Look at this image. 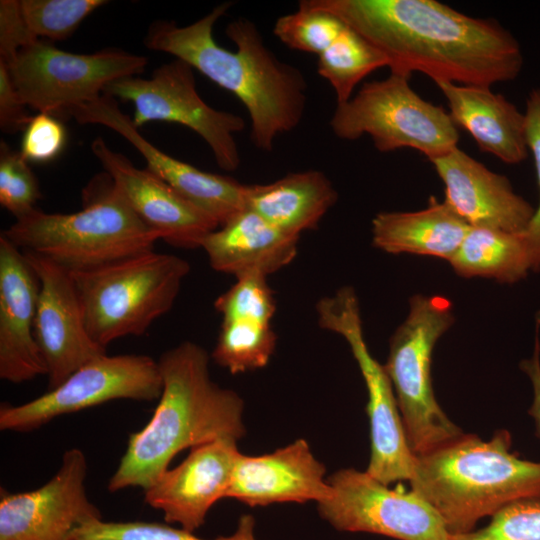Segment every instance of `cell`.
Wrapping results in <instances>:
<instances>
[{
  "instance_id": "1",
  "label": "cell",
  "mask_w": 540,
  "mask_h": 540,
  "mask_svg": "<svg viewBox=\"0 0 540 540\" xmlns=\"http://www.w3.org/2000/svg\"><path fill=\"white\" fill-rule=\"evenodd\" d=\"M353 29L385 55L390 73H424L435 83L491 87L523 64L517 40L494 20L435 0H304Z\"/></svg>"
},
{
  "instance_id": "2",
  "label": "cell",
  "mask_w": 540,
  "mask_h": 540,
  "mask_svg": "<svg viewBox=\"0 0 540 540\" xmlns=\"http://www.w3.org/2000/svg\"><path fill=\"white\" fill-rule=\"evenodd\" d=\"M231 5L221 3L187 26L155 20L147 30L144 45L186 62L233 93L248 111L251 141L258 149L269 152L278 135L300 124L307 83L298 68L276 58L249 19H235L226 27L227 37L236 45L235 51L215 41L214 25Z\"/></svg>"
},
{
  "instance_id": "3",
  "label": "cell",
  "mask_w": 540,
  "mask_h": 540,
  "mask_svg": "<svg viewBox=\"0 0 540 540\" xmlns=\"http://www.w3.org/2000/svg\"><path fill=\"white\" fill-rule=\"evenodd\" d=\"M162 392L151 420L130 435L127 449L109 480L108 490H146L182 450L219 439L239 440L245 433L244 403L209 374L204 348L185 341L158 360Z\"/></svg>"
},
{
  "instance_id": "4",
  "label": "cell",
  "mask_w": 540,
  "mask_h": 540,
  "mask_svg": "<svg viewBox=\"0 0 540 540\" xmlns=\"http://www.w3.org/2000/svg\"><path fill=\"white\" fill-rule=\"evenodd\" d=\"M507 430L485 441L463 433L417 455L411 489L441 516L450 534L467 533L479 520L521 501H540V462L511 451Z\"/></svg>"
},
{
  "instance_id": "5",
  "label": "cell",
  "mask_w": 540,
  "mask_h": 540,
  "mask_svg": "<svg viewBox=\"0 0 540 540\" xmlns=\"http://www.w3.org/2000/svg\"><path fill=\"white\" fill-rule=\"evenodd\" d=\"M74 213L33 209L2 232L25 252L45 257L70 272L105 266L154 250L160 239L132 211L110 176L96 175L83 189Z\"/></svg>"
},
{
  "instance_id": "6",
  "label": "cell",
  "mask_w": 540,
  "mask_h": 540,
  "mask_svg": "<svg viewBox=\"0 0 540 540\" xmlns=\"http://www.w3.org/2000/svg\"><path fill=\"white\" fill-rule=\"evenodd\" d=\"M189 272L187 260L153 250L71 273L86 328L106 348L116 339L143 335L166 314Z\"/></svg>"
},
{
  "instance_id": "7",
  "label": "cell",
  "mask_w": 540,
  "mask_h": 540,
  "mask_svg": "<svg viewBox=\"0 0 540 540\" xmlns=\"http://www.w3.org/2000/svg\"><path fill=\"white\" fill-rule=\"evenodd\" d=\"M409 313L390 339L384 365L394 389L405 435L421 455L463 434L436 400L431 375L436 342L454 323L452 304L443 296L416 294Z\"/></svg>"
},
{
  "instance_id": "8",
  "label": "cell",
  "mask_w": 540,
  "mask_h": 540,
  "mask_svg": "<svg viewBox=\"0 0 540 540\" xmlns=\"http://www.w3.org/2000/svg\"><path fill=\"white\" fill-rule=\"evenodd\" d=\"M410 76L390 73L365 83L347 102L337 104L330 127L340 139L367 134L380 152L411 148L430 161L457 147L459 133L449 112L422 99Z\"/></svg>"
},
{
  "instance_id": "9",
  "label": "cell",
  "mask_w": 540,
  "mask_h": 540,
  "mask_svg": "<svg viewBox=\"0 0 540 540\" xmlns=\"http://www.w3.org/2000/svg\"><path fill=\"white\" fill-rule=\"evenodd\" d=\"M0 61L26 106L57 118L100 96L109 83L141 74L148 63L146 57L120 49L78 54L40 39Z\"/></svg>"
},
{
  "instance_id": "10",
  "label": "cell",
  "mask_w": 540,
  "mask_h": 540,
  "mask_svg": "<svg viewBox=\"0 0 540 540\" xmlns=\"http://www.w3.org/2000/svg\"><path fill=\"white\" fill-rule=\"evenodd\" d=\"M320 327L341 335L348 343L364 379L370 422L371 456L367 472L390 485L410 481L416 456L409 447L393 386L385 370L370 353L364 339L360 307L352 287L340 288L316 305Z\"/></svg>"
},
{
  "instance_id": "11",
  "label": "cell",
  "mask_w": 540,
  "mask_h": 540,
  "mask_svg": "<svg viewBox=\"0 0 540 540\" xmlns=\"http://www.w3.org/2000/svg\"><path fill=\"white\" fill-rule=\"evenodd\" d=\"M102 94L132 102V121L138 129L151 121L186 126L208 144L221 169L234 171L239 167L241 158L234 135L244 129V120L209 106L200 97L193 68L186 62L175 58L156 68L148 79L132 76L115 80Z\"/></svg>"
},
{
  "instance_id": "12",
  "label": "cell",
  "mask_w": 540,
  "mask_h": 540,
  "mask_svg": "<svg viewBox=\"0 0 540 540\" xmlns=\"http://www.w3.org/2000/svg\"><path fill=\"white\" fill-rule=\"evenodd\" d=\"M162 392L158 361L147 355L98 356L64 382L21 405L0 407L2 431L29 432L52 419L117 399L153 401Z\"/></svg>"
},
{
  "instance_id": "13",
  "label": "cell",
  "mask_w": 540,
  "mask_h": 540,
  "mask_svg": "<svg viewBox=\"0 0 540 540\" xmlns=\"http://www.w3.org/2000/svg\"><path fill=\"white\" fill-rule=\"evenodd\" d=\"M331 493L318 503L334 528L367 532L397 540H449L439 513L412 489H394L367 471L341 469L327 479Z\"/></svg>"
},
{
  "instance_id": "14",
  "label": "cell",
  "mask_w": 540,
  "mask_h": 540,
  "mask_svg": "<svg viewBox=\"0 0 540 540\" xmlns=\"http://www.w3.org/2000/svg\"><path fill=\"white\" fill-rule=\"evenodd\" d=\"M86 474L84 453L71 448L41 487L20 493L1 489L0 540H72L82 523L102 518L87 497Z\"/></svg>"
},
{
  "instance_id": "15",
  "label": "cell",
  "mask_w": 540,
  "mask_h": 540,
  "mask_svg": "<svg viewBox=\"0 0 540 540\" xmlns=\"http://www.w3.org/2000/svg\"><path fill=\"white\" fill-rule=\"evenodd\" d=\"M66 117L80 124L106 126L124 137L143 156L147 169L168 183L183 198L215 219L219 226L246 209V185L180 161L151 144L118 107L116 99L101 94L71 108Z\"/></svg>"
},
{
  "instance_id": "16",
  "label": "cell",
  "mask_w": 540,
  "mask_h": 540,
  "mask_svg": "<svg viewBox=\"0 0 540 540\" xmlns=\"http://www.w3.org/2000/svg\"><path fill=\"white\" fill-rule=\"evenodd\" d=\"M23 252L40 282L35 337L53 389L88 361L106 354V348L86 328L72 273L45 257Z\"/></svg>"
},
{
  "instance_id": "17",
  "label": "cell",
  "mask_w": 540,
  "mask_h": 540,
  "mask_svg": "<svg viewBox=\"0 0 540 540\" xmlns=\"http://www.w3.org/2000/svg\"><path fill=\"white\" fill-rule=\"evenodd\" d=\"M91 151L132 211L171 246L200 247L202 239L219 227L160 177L113 151L103 138L92 141Z\"/></svg>"
},
{
  "instance_id": "18",
  "label": "cell",
  "mask_w": 540,
  "mask_h": 540,
  "mask_svg": "<svg viewBox=\"0 0 540 540\" xmlns=\"http://www.w3.org/2000/svg\"><path fill=\"white\" fill-rule=\"evenodd\" d=\"M237 441L219 439L191 449L175 468L167 469L145 491V501L163 512L167 523L194 533L210 508L226 497L238 455Z\"/></svg>"
},
{
  "instance_id": "19",
  "label": "cell",
  "mask_w": 540,
  "mask_h": 540,
  "mask_svg": "<svg viewBox=\"0 0 540 540\" xmlns=\"http://www.w3.org/2000/svg\"><path fill=\"white\" fill-rule=\"evenodd\" d=\"M39 279L24 252L0 236V378L23 383L46 375L35 337Z\"/></svg>"
},
{
  "instance_id": "20",
  "label": "cell",
  "mask_w": 540,
  "mask_h": 540,
  "mask_svg": "<svg viewBox=\"0 0 540 540\" xmlns=\"http://www.w3.org/2000/svg\"><path fill=\"white\" fill-rule=\"evenodd\" d=\"M444 183V201L471 227L523 233L535 210L509 180L461 149L430 161Z\"/></svg>"
},
{
  "instance_id": "21",
  "label": "cell",
  "mask_w": 540,
  "mask_h": 540,
  "mask_svg": "<svg viewBox=\"0 0 540 540\" xmlns=\"http://www.w3.org/2000/svg\"><path fill=\"white\" fill-rule=\"evenodd\" d=\"M222 322L212 357L232 374L266 366L277 336L271 327L276 310L273 291L262 276H246L215 301Z\"/></svg>"
},
{
  "instance_id": "22",
  "label": "cell",
  "mask_w": 540,
  "mask_h": 540,
  "mask_svg": "<svg viewBox=\"0 0 540 540\" xmlns=\"http://www.w3.org/2000/svg\"><path fill=\"white\" fill-rule=\"evenodd\" d=\"M325 467L308 443L298 439L270 454L236 459L226 497L249 506L274 503H317L330 496Z\"/></svg>"
},
{
  "instance_id": "23",
  "label": "cell",
  "mask_w": 540,
  "mask_h": 540,
  "mask_svg": "<svg viewBox=\"0 0 540 540\" xmlns=\"http://www.w3.org/2000/svg\"><path fill=\"white\" fill-rule=\"evenodd\" d=\"M298 240L246 208L208 233L200 248L218 272L236 279L254 274L267 277L293 261Z\"/></svg>"
},
{
  "instance_id": "24",
  "label": "cell",
  "mask_w": 540,
  "mask_h": 540,
  "mask_svg": "<svg viewBox=\"0 0 540 540\" xmlns=\"http://www.w3.org/2000/svg\"><path fill=\"white\" fill-rule=\"evenodd\" d=\"M445 96L449 114L465 129L480 150L507 164H518L528 156L525 114L490 87L435 83Z\"/></svg>"
},
{
  "instance_id": "25",
  "label": "cell",
  "mask_w": 540,
  "mask_h": 540,
  "mask_svg": "<svg viewBox=\"0 0 540 540\" xmlns=\"http://www.w3.org/2000/svg\"><path fill=\"white\" fill-rule=\"evenodd\" d=\"M470 225L445 201L430 196L426 208L415 212H381L372 220L375 247L391 254H417L449 261Z\"/></svg>"
},
{
  "instance_id": "26",
  "label": "cell",
  "mask_w": 540,
  "mask_h": 540,
  "mask_svg": "<svg viewBox=\"0 0 540 540\" xmlns=\"http://www.w3.org/2000/svg\"><path fill=\"white\" fill-rule=\"evenodd\" d=\"M338 198L331 181L317 170L289 173L268 183L246 185V208L289 235L315 229Z\"/></svg>"
},
{
  "instance_id": "27",
  "label": "cell",
  "mask_w": 540,
  "mask_h": 540,
  "mask_svg": "<svg viewBox=\"0 0 540 540\" xmlns=\"http://www.w3.org/2000/svg\"><path fill=\"white\" fill-rule=\"evenodd\" d=\"M464 278H492L515 283L532 270L524 233H511L486 227L469 228L460 247L448 261Z\"/></svg>"
},
{
  "instance_id": "28",
  "label": "cell",
  "mask_w": 540,
  "mask_h": 540,
  "mask_svg": "<svg viewBox=\"0 0 540 540\" xmlns=\"http://www.w3.org/2000/svg\"><path fill=\"white\" fill-rule=\"evenodd\" d=\"M386 66L385 55L346 25L336 40L318 55L317 71L334 89L337 104H342L351 98L362 79Z\"/></svg>"
},
{
  "instance_id": "29",
  "label": "cell",
  "mask_w": 540,
  "mask_h": 540,
  "mask_svg": "<svg viewBox=\"0 0 540 540\" xmlns=\"http://www.w3.org/2000/svg\"><path fill=\"white\" fill-rule=\"evenodd\" d=\"M345 26L336 16L302 0L296 12L276 20L273 32L289 48L318 56L336 40Z\"/></svg>"
},
{
  "instance_id": "30",
  "label": "cell",
  "mask_w": 540,
  "mask_h": 540,
  "mask_svg": "<svg viewBox=\"0 0 540 540\" xmlns=\"http://www.w3.org/2000/svg\"><path fill=\"white\" fill-rule=\"evenodd\" d=\"M106 0H19L20 11L31 33L39 38L65 40L82 21Z\"/></svg>"
},
{
  "instance_id": "31",
  "label": "cell",
  "mask_w": 540,
  "mask_h": 540,
  "mask_svg": "<svg viewBox=\"0 0 540 540\" xmlns=\"http://www.w3.org/2000/svg\"><path fill=\"white\" fill-rule=\"evenodd\" d=\"M42 197L38 180L20 152L0 143V204L15 218L35 209Z\"/></svg>"
},
{
  "instance_id": "32",
  "label": "cell",
  "mask_w": 540,
  "mask_h": 540,
  "mask_svg": "<svg viewBox=\"0 0 540 540\" xmlns=\"http://www.w3.org/2000/svg\"><path fill=\"white\" fill-rule=\"evenodd\" d=\"M72 540H208L182 528L155 522H105L102 518L89 520L77 527ZM213 540H242L234 533Z\"/></svg>"
},
{
  "instance_id": "33",
  "label": "cell",
  "mask_w": 540,
  "mask_h": 540,
  "mask_svg": "<svg viewBox=\"0 0 540 540\" xmlns=\"http://www.w3.org/2000/svg\"><path fill=\"white\" fill-rule=\"evenodd\" d=\"M449 540H540V501H521L491 516L489 523Z\"/></svg>"
},
{
  "instance_id": "34",
  "label": "cell",
  "mask_w": 540,
  "mask_h": 540,
  "mask_svg": "<svg viewBox=\"0 0 540 540\" xmlns=\"http://www.w3.org/2000/svg\"><path fill=\"white\" fill-rule=\"evenodd\" d=\"M65 142L66 130L60 120L38 113L24 131L20 153L28 162H49L61 153Z\"/></svg>"
},
{
  "instance_id": "35",
  "label": "cell",
  "mask_w": 540,
  "mask_h": 540,
  "mask_svg": "<svg viewBox=\"0 0 540 540\" xmlns=\"http://www.w3.org/2000/svg\"><path fill=\"white\" fill-rule=\"evenodd\" d=\"M526 132L529 151L532 153L540 190V89L533 90L526 102ZM527 241L532 271L540 270V202L523 232Z\"/></svg>"
},
{
  "instance_id": "36",
  "label": "cell",
  "mask_w": 540,
  "mask_h": 540,
  "mask_svg": "<svg viewBox=\"0 0 540 540\" xmlns=\"http://www.w3.org/2000/svg\"><path fill=\"white\" fill-rule=\"evenodd\" d=\"M39 39L28 29L19 0L0 1V60L11 59L19 49Z\"/></svg>"
},
{
  "instance_id": "37",
  "label": "cell",
  "mask_w": 540,
  "mask_h": 540,
  "mask_svg": "<svg viewBox=\"0 0 540 540\" xmlns=\"http://www.w3.org/2000/svg\"><path fill=\"white\" fill-rule=\"evenodd\" d=\"M26 107L12 83L5 63L0 61V128L3 133L25 131L32 118Z\"/></svg>"
},
{
  "instance_id": "38",
  "label": "cell",
  "mask_w": 540,
  "mask_h": 540,
  "mask_svg": "<svg viewBox=\"0 0 540 540\" xmlns=\"http://www.w3.org/2000/svg\"><path fill=\"white\" fill-rule=\"evenodd\" d=\"M536 330L535 347L532 356L520 363L521 370L529 377L533 388V402L528 410L535 424V434L540 438V343Z\"/></svg>"
},
{
  "instance_id": "39",
  "label": "cell",
  "mask_w": 540,
  "mask_h": 540,
  "mask_svg": "<svg viewBox=\"0 0 540 540\" xmlns=\"http://www.w3.org/2000/svg\"><path fill=\"white\" fill-rule=\"evenodd\" d=\"M538 319L540 320V315L538 316Z\"/></svg>"
}]
</instances>
